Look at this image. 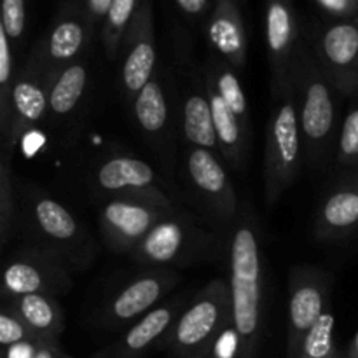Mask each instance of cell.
Masks as SVG:
<instances>
[{"instance_id": "obj_35", "label": "cell", "mask_w": 358, "mask_h": 358, "mask_svg": "<svg viewBox=\"0 0 358 358\" xmlns=\"http://www.w3.org/2000/svg\"><path fill=\"white\" fill-rule=\"evenodd\" d=\"M322 9L338 20H350L358 9V0H315Z\"/></svg>"}, {"instance_id": "obj_17", "label": "cell", "mask_w": 358, "mask_h": 358, "mask_svg": "<svg viewBox=\"0 0 358 358\" xmlns=\"http://www.w3.org/2000/svg\"><path fill=\"white\" fill-rule=\"evenodd\" d=\"M358 234V168L343 170L322 192L313 236L320 243H345Z\"/></svg>"}, {"instance_id": "obj_10", "label": "cell", "mask_w": 358, "mask_h": 358, "mask_svg": "<svg viewBox=\"0 0 358 358\" xmlns=\"http://www.w3.org/2000/svg\"><path fill=\"white\" fill-rule=\"evenodd\" d=\"M55 72L42 58L41 51L34 44L27 63L17 70L14 80L13 96H10V119L6 136H2L0 145L16 149L20 140L48 119L49 112V90H51Z\"/></svg>"}, {"instance_id": "obj_14", "label": "cell", "mask_w": 358, "mask_h": 358, "mask_svg": "<svg viewBox=\"0 0 358 358\" xmlns=\"http://www.w3.org/2000/svg\"><path fill=\"white\" fill-rule=\"evenodd\" d=\"M166 208L142 199L112 198L101 203L98 227L103 243L115 254H128L170 213Z\"/></svg>"}, {"instance_id": "obj_2", "label": "cell", "mask_w": 358, "mask_h": 358, "mask_svg": "<svg viewBox=\"0 0 358 358\" xmlns=\"http://www.w3.org/2000/svg\"><path fill=\"white\" fill-rule=\"evenodd\" d=\"M16 233L27 247L52 254L73 271H84L96 257V243L87 227L45 189L17 182Z\"/></svg>"}, {"instance_id": "obj_28", "label": "cell", "mask_w": 358, "mask_h": 358, "mask_svg": "<svg viewBox=\"0 0 358 358\" xmlns=\"http://www.w3.org/2000/svg\"><path fill=\"white\" fill-rule=\"evenodd\" d=\"M142 2L143 0H112L107 20L100 30L101 44H103L108 62H115L119 58L122 38Z\"/></svg>"}, {"instance_id": "obj_23", "label": "cell", "mask_w": 358, "mask_h": 358, "mask_svg": "<svg viewBox=\"0 0 358 358\" xmlns=\"http://www.w3.org/2000/svg\"><path fill=\"white\" fill-rule=\"evenodd\" d=\"M187 303L189 301L185 297H173L143 315L115 343L112 350L114 358H142L156 343L166 339Z\"/></svg>"}, {"instance_id": "obj_16", "label": "cell", "mask_w": 358, "mask_h": 358, "mask_svg": "<svg viewBox=\"0 0 358 358\" xmlns=\"http://www.w3.org/2000/svg\"><path fill=\"white\" fill-rule=\"evenodd\" d=\"M98 28L87 14L83 0H63L45 34L35 42L52 72L86 58Z\"/></svg>"}, {"instance_id": "obj_36", "label": "cell", "mask_w": 358, "mask_h": 358, "mask_svg": "<svg viewBox=\"0 0 358 358\" xmlns=\"http://www.w3.org/2000/svg\"><path fill=\"white\" fill-rule=\"evenodd\" d=\"M83 3L84 7H86L90 17L93 20L94 27H96L98 30H101L105 20H107L108 10H110L112 0H83Z\"/></svg>"}, {"instance_id": "obj_26", "label": "cell", "mask_w": 358, "mask_h": 358, "mask_svg": "<svg viewBox=\"0 0 358 358\" xmlns=\"http://www.w3.org/2000/svg\"><path fill=\"white\" fill-rule=\"evenodd\" d=\"M203 79L220 94L224 101L229 105L231 110L238 115L241 124L252 131L250 128V114H248V103L245 91L241 87L240 77L236 76V69L227 65L219 56L212 55L205 59L201 66Z\"/></svg>"}, {"instance_id": "obj_5", "label": "cell", "mask_w": 358, "mask_h": 358, "mask_svg": "<svg viewBox=\"0 0 358 358\" xmlns=\"http://www.w3.org/2000/svg\"><path fill=\"white\" fill-rule=\"evenodd\" d=\"M273 100L275 105L266 129L264 149V199L269 208L297 180L304 157L299 110L290 79L282 90L273 93Z\"/></svg>"}, {"instance_id": "obj_12", "label": "cell", "mask_w": 358, "mask_h": 358, "mask_svg": "<svg viewBox=\"0 0 358 358\" xmlns=\"http://www.w3.org/2000/svg\"><path fill=\"white\" fill-rule=\"evenodd\" d=\"M287 285H289L287 358H297L304 338L327 311L332 290V275L317 266H294L289 271Z\"/></svg>"}, {"instance_id": "obj_7", "label": "cell", "mask_w": 358, "mask_h": 358, "mask_svg": "<svg viewBox=\"0 0 358 358\" xmlns=\"http://www.w3.org/2000/svg\"><path fill=\"white\" fill-rule=\"evenodd\" d=\"M182 177L192 198L219 229L231 234L240 213V199L217 152L185 145Z\"/></svg>"}, {"instance_id": "obj_11", "label": "cell", "mask_w": 358, "mask_h": 358, "mask_svg": "<svg viewBox=\"0 0 358 358\" xmlns=\"http://www.w3.org/2000/svg\"><path fill=\"white\" fill-rule=\"evenodd\" d=\"M72 289V269L44 250L20 247L7 257L2 273V301L28 294L65 296Z\"/></svg>"}, {"instance_id": "obj_27", "label": "cell", "mask_w": 358, "mask_h": 358, "mask_svg": "<svg viewBox=\"0 0 358 358\" xmlns=\"http://www.w3.org/2000/svg\"><path fill=\"white\" fill-rule=\"evenodd\" d=\"M0 245L7 247L10 238L16 233L17 210V182L14 180L13 154L14 150L6 145H0Z\"/></svg>"}, {"instance_id": "obj_29", "label": "cell", "mask_w": 358, "mask_h": 358, "mask_svg": "<svg viewBox=\"0 0 358 358\" xmlns=\"http://www.w3.org/2000/svg\"><path fill=\"white\" fill-rule=\"evenodd\" d=\"M297 358H343L336 343V317L331 310L322 315L304 338Z\"/></svg>"}, {"instance_id": "obj_22", "label": "cell", "mask_w": 358, "mask_h": 358, "mask_svg": "<svg viewBox=\"0 0 358 358\" xmlns=\"http://www.w3.org/2000/svg\"><path fill=\"white\" fill-rule=\"evenodd\" d=\"M178 128L185 145L208 149L219 154L215 128H213L212 105L206 93L201 70L192 73L191 80L184 87L178 107Z\"/></svg>"}, {"instance_id": "obj_21", "label": "cell", "mask_w": 358, "mask_h": 358, "mask_svg": "<svg viewBox=\"0 0 358 358\" xmlns=\"http://www.w3.org/2000/svg\"><path fill=\"white\" fill-rule=\"evenodd\" d=\"M210 48L220 59L240 70L247 65V31L240 0H215L205 23Z\"/></svg>"}, {"instance_id": "obj_31", "label": "cell", "mask_w": 358, "mask_h": 358, "mask_svg": "<svg viewBox=\"0 0 358 358\" xmlns=\"http://www.w3.org/2000/svg\"><path fill=\"white\" fill-rule=\"evenodd\" d=\"M334 157L343 170L358 168V94L339 126Z\"/></svg>"}, {"instance_id": "obj_20", "label": "cell", "mask_w": 358, "mask_h": 358, "mask_svg": "<svg viewBox=\"0 0 358 358\" xmlns=\"http://www.w3.org/2000/svg\"><path fill=\"white\" fill-rule=\"evenodd\" d=\"M90 86V65L86 58L55 72L49 90V112L45 119L51 124L52 131L72 128L73 121L84 110Z\"/></svg>"}, {"instance_id": "obj_15", "label": "cell", "mask_w": 358, "mask_h": 358, "mask_svg": "<svg viewBox=\"0 0 358 358\" xmlns=\"http://www.w3.org/2000/svg\"><path fill=\"white\" fill-rule=\"evenodd\" d=\"M119 87L128 103L157 72V45L152 0H143L122 38L119 51Z\"/></svg>"}, {"instance_id": "obj_32", "label": "cell", "mask_w": 358, "mask_h": 358, "mask_svg": "<svg viewBox=\"0 0 358 358\" xmlns=\"http://www.w3.org/2000/svg\"><path fill=\"white\" fill-rule=\"evenodd\" d=\"M23 343L42 341L27 327V324L16 313H13L9 308L2 306V311H0V345L7 350L10 346L23 345Z\"/></svg>"}, {"instance_id": "obj_13", "label": "cell", "mask_w": 358, "mask_h": 358, "mask_svg": "<svg viewBox=\"0 0 358 358\" xmlns=\"http://www.w3.org/2000/svg\"><path fill=\"white\" fill-rule=\"evenodd\" d=\"M311 51L341 96L358 94V24L336 20L317 24L308 38Z\"/></svg>"}, {"instance_id": "obj_6", "label": "cell", "mask_w": 358, "mask_h": 358, "mask_svg": "<svg viewBox=\"0 0 358 358\" xmlns=\"http://www.w3.org/2000/svg\"><path fill=\"white\" fill-rule=\"evenodd\" d=\"M231 325L229 280L215 278L189 301L164 343L178 358H206Z\"/></svg>"}, {"instance_id": "obj_33", "label": "cell", "mask_w": 358, "mask_h": 358, "mask_svg": "<svg viewBox=\"0 0 358 358\" xmlns=\"http://www.w3.org/2000/svg\"><path fill=\"white\" fill-rule=\"evenodd\" d=\"M2 28L9 41L14 44L21 42L27 30V0H2Z\"/></svg>"}, {"instance_id": "obj_37", "label": "cell", "mask_w": 358, "mask_h": 358, "mask_svg": "<svg viewBox=\"0 0 358 358\" xmlns=\"http://www.w3.org/2000/svg\"><path fill=\"white\" fill-rule=\"evenodd\" d=\"M107 353L108 352H100L91 358H107ZM34 358H73V357L66 355V353L62 350V346L58 345V341H44L38 345Z\"/></svg>"}, {"instance_id": "obj_3", "label": "cell", "mask_w": 358, "mask_h": 358, "mask_svg": "<svg viewBox=\"0 0 358 358\" xmlns=\"http://www.w3.org/2000/svg\"><path fill=\"white\" fill-rule=\"evenodd\" d=\"M299 110L304 156L313 168H324L338 140L339 91L318 63L310 44L301 38L289 76Z\"/></svg>"}, {"instance_id": "obj_19", "label": "cell", "mask_w": 358, "mask_h": 358, "mask_svg": "<svg viewBox=\"0 0 358 358\" xmlns=\"http://www.w3.org/2000/svg\"><path fill=\"white\" fill-rule=\"evenodd\" d=\"M266 44L271 66L273 93L289 83L294 56L301 44L294 0L266 2Z\"/></svg>"}, {"instance_id": "obj_8", "label": "cell", "mask_w": 358, "mask_h": 358, "mask_svg": "<svg viewBox=\"0 0 358 358\" xmlns=\"http://www.w3.org/2000/svg\"><path fill=\"white\" fill-rule=\"evenodd\" d=\"M90 187L101 201L128 198L166 208H180L156 170L145 161L124 152L107 154L94 163L90 173Z\"/></svg>"}, {"instance_id": "obj_34", "label": "cell", "mask_w": 358, "mask_h": 358, "mask_svg": "<svg viewBox=\"0 0 358 358\" xmlns=\"http://www.w3.org/2000/svg\"><path fill=\"white\" fill-rule=\"evenodd\" d=\"M178 13L191 23H206L215 0H173Z\"/></svg>"}, {"instance_id": "obj_38", "label": "cell", "mask_w": 358, "mask_h": 358, "mask_svg": "<svg viewBox=\"0 0 358 358\" xmlns=\"http://www.w3.org/2000/svg\"><path fill=\"white\" fill-rule=\"evenodd\" d=\"M44 343V341H42ZM41 343H23L7 348V358H34Z\"/></svg>"}, {"instance_id": "obj_18", "label": "cell", "mask_w": 358, "mask_h": 358, "mask_svg": "<svg viewBox=\"0 0 358 358\" xmlns=\"http://www.w3.org/2000/svg\"><path fill=\"white\" fill-rule=\"evenodd\" d=\"M175 110L173 84L157 69L149 84L131 101V114L143 138L166 156L171 154L175 119H178Z\"/></svg>"}, {"instance_id": "obj_30", "label": "cell", "mask_w": 358, "mask_h": 358, "mask_svg": "<svg viewBox=\"0 0 358 358\" xmlns=\"http://www.w3.org/2000/svg\"><path fill=\"white\" fill-rule=\"evenodd\" d=\"M17 70L14 63V45L0 24V138L6 136L10 119V96Z\"/></svg>"}, {"instance_id": "obj_4", "label": "cell", "mask_w": 358, "mask_h": 358, "mask_svg": "<svg viewBox=\"0 0 358 358\" xmlns=\"http://www.w3.org/2000/svg\"><path fill=\"white\" fill-rule=\"evenodd\" d=\"M224 250V234L208 229L180 208L164 217L129 257L142 268L177 269L219 261Z\"/></svg>"}, {"instance_id": "obj_25", "label": "cell", "mask_w": 358, "mask_h": 358, "mask_svg": "<svg viewBox=\"0 0 358 358\" xmlns=\"http://www.w3.org/2000/svg\"><path fill=\"white\" fill-rule=\"evenodd\" d=\"M2 306L16 313L41 341H58L59 334L65 331V315L58 297L28 294L2 301Z\"/></svg>"}, {"instance_id": "obj_24", "label": "cell", "mask_w": 358, "mask_h": 358, "mask_svg": "<svg viewBox=\"0 0 358 358\" xmlns=\"http://www.w3.org/2000/svg\"><path fill=\"white\" fill-rule=\"evenodd\" d=\"M205 87L210 98V105H212L213 128H215L219 156L224 157L227 164H231L236 170H241L247 163L252 131H248L241 124L238 115L231 110L229 105L220 98V94L206 80Z\"/></svg>"}, {"instance_id": "obj_39", "label": "cell", "mask_w": 358, "mask_h": 358, "mask_svg": "<svg viewBox=\"0 0 358 358\" xmlns=\"http://www.w3.org/2000/svg\"><path fill=\"white\" fill-rule=\"evenodd\" d=\"M348 358H358V332L355 334V338H353L352 345H350Z\"/></svg>"}, {"instance_id": "obj_9", "label": "cell", "mask_w": 358, "mask_h": 358, "mask_svg": "<svg viewBox=\"0 0 358 358\" xmlns=\"http://www.w3.org/2000/svg\"><path fill=\"white\" fill-rule=\"evenodd\" d=\"M178 273L175 269L142 268L117 290L110 294L98 311L96 324L105 329L133 325L149 313L177 287Z\"/></svg>"}, {"instance_id": "obj_1", "label": "cell", "mask_w": 358, "mask_h": 358, "mask_svg": "<svg viewBox=\"0 0 358 358\" xmlns=\"http://www.w3.org/2000/svg\"><path fill=\"white\" fill-rule=\"evenodd\" d=\"M229 290L233 329L241 358H254L264 331L266 254L254 206L245 199L229 234Z\"/></svg>"}]
</instances>
